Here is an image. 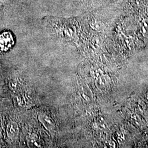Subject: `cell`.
I'll return each mask as SVG.
<instances>
[{
	"instance_id": "1",
	"label": "cell",
	"mask_w": 148,
	"mask_h": 148,
	"mask_svg": "<svg viewBox=\"0 0 148 148\" xmlns=\"http://www.w3.org/2000/svg\"><path fill=\"white\" fill-rule=\"evenodd\" d=\"M14 44V38L11 32H5L0 34V51H9Z\"/></svg>"
},
{
	"instance_id": "2",
	"label": "cell",
	"mask_w": 148,
	"mask_h": 148,
	"mask_svg": "<svg viewBox=\"0 0 148 148\" xmlns=\"http://www.w3.org/2000/svg\"><path fill=\"white\" fill-rule=\"evenodd\" d=\"M19 128L18 124L14 121H10L6 127V133L8 138L11 140H14L18 138Z\"/></svg>"
},
{
	"instance_id": "3",
	"label": "cell",
	"mask_w": 148,
	"mask_h": 148,
	"mask_svg": "<svg viewBox=\"0 0 148 148\" xmlns=\"http://www.w3.org/2000/svg\"><path fill=\"white\" fill-rule=\"evenodd\" d=\"M38 119L44 127L49 132L54 131L55 128L54 122L51 117L48 116L45 113H40L38 115Z\"/></svg>"
},
{
	"instance_id": "4",
	"label": "cell",
	"mask_w": 148,
	"mask_h": 148,
	"mask_svg": "<svg viewBox=\"0 0 148 148\" xmlns=\"http://www.w3.org/2000/svg\"><path fill=\"white\" fill-rule=\"evenodd\" d=\"M28 145L31 148H40L41 145L38 143L37 138L33 136H30L27 140Z\"/></svg>"
},
{
	"instance_id": "5",
	"label": "cell",
	"mask_w": 148,
	"mask_h": 148,
	"mask_svg": "<svg viewBox=\"0 0 148 148\" xmlns=\"http://www.w3.org/2000/svg\"><path fill=\"white\" fill-rule=\"evenodd\" d=\"M19 85L20 84L17 79H11L9 82V87H10V90L14 91V92H16L18 90H19V88L20 87Z\"/></svg>"
},
{
	"instance_id": "6",
	"label": "cell",
	"mask_w": 148,
	"mask_h": 148,
	"mask_svg": "<svg viewBox=\"0 0 148 148\" xmlns=\"http://www.w3.org/2000/svg\"><path fill=\"white\" fill-rule=\"evenodd\" d=\"M24 101L21 96H17L16 97V103L17 104L18 106H23L24 104Z\"/></svg>"
},
{
	"instance_id": "7",
	"label": "cell",
	"mask_w": 148,
	"mask_h": 148,
	"mask_svg": "<svg viewBox=\"0 0 148 148\" xmlns=\"http://www.w3.org/2000/svg\"><path fill=\"white\" fill-rule=\"evenodd\" d=\"M1 137H2V133H1V132L0 131V139L1 138Z\"/></svg>"
}]
</instances>
